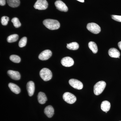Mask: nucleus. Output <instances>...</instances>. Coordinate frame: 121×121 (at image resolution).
Returning <instances> with one entry per match:
<instances>
[{
  "mask_svg": "<svg viewBox=\"0 0 121 121\" xmlns=\"http://www.w3.org/2000/svg\"><path fill=\"white\" fill-rule=\"evenodd\" d=\"M43 24L48 29L51 30H56L60 27V23L56 20L47 19L43 21Z\"/></svg>",
  "mask_w": 121,
  "mask_h": 121,
  "instance_id": "obj_1",
  "label": "nucleus"
},
{
  "mask_svg": "<svg viewBox=\"0 0 121 121\" xmlns=\"http://www.w3.org/2000/svg\"><path fill=\"white\" fill-rule=\"evenodd\" d=\"M106 85V82L103 81H99L97 82L94 86L95 94L97 95L101 94L105 88Z\"/></svg>",
  "mask_w": 121,
  "mask_h": 121,
  "instance_id": "obj_2",
  "label": "nucleus"
},
{
  "mask_svg": "<svg viewBox=\"0 0 121 121\" xmlns=\"http://www.w3.org/2000/svg\"><path fill=\"white\" fill-rule=\"evenodd\" d=\"M39 74L41 78L44 81H49L51 79L52 77V72L47 68L41 69L40 72Z\"/></svg>",
  "mask_w": 121,
  "mask_h": 121,
  "instance_id": "obj_3",
  "label": "nucleus"
},
{
  "mask_svg": "<svg viewBox=\"0 0 121 121\" xmlns=\"http://www.w3.org/2000/svg\"><path fill=\"white\" fill-rule=\"evenodd\" d=\"M87 29L91 32L94 34H97L101 31V28L99 25L95 23H89L87 25Z\"/></svg>",
  "mask_w": 121,
  "mask_h": 121,
  "instance_id": "obj_4",
  "label": "nucleus"
},
{
  "mask_svg": "<svg viewBox=\"0 0 121 121\" xmlns=\"http://www.w3.org/2000/svg\"><path fill=\"white\" fill-rule=\"evenodd\" d=\"M63 99L69 104H73L76 101V98L73 94L66 92L64 94L63 96Z\"/></svg>",
  "mask_w": 121,
  "mask_h": 121,
  "instance_id": "obj_5",
  "label": "nucleus"
},
{
  "mask_svg": "<svg viewBox=\"0 0 121 121\" xmlns=\"http://www.w3.org/2000/svg\"><path fill=\"white\" fill-rule=\"evenodd\" d=\"M48 4L46 0H37L34 5L35 9L39 10H45L47 8Z\"/></svg>",
  "mask_w": 121,
  "mask_h": 121,
  "instance_id": "obj_6",
  "label": "nucleus"
},
{
  "mask_svg": "<svg viewBox=\"0 0 121 121\" xmlns=\"http://www.w3.org/2000/svg\"><path fill=\"white\" fill-rule=\"evenodd\" d=\"M70 85L74 89L78 90H81L83 87L82 83L79 80L77 79H71L69 80Z\"/></svg>",
  "mask_w": 121,
  "mask_h": 121,
  "instance_id": "obj_7",
  "label": "nucleus"
},
{
  "mask_svg": "<svg viewBox=\"0 0 121 121\" xmlns=\"http://www.w3.org/2000/svg\"><path fill=\"white\" fill-rule=\"evenodd\" d=\"M61 63L63 66L66 67H70L74 65V61L71 57L69 56L64 57L62 59Z\"/></svg>",
  "mask_w": 121,
  "mask_h": 121,
  "instance_id": "obj_8",
  "label": "nucleus"
},
{
  "mask_svg": "<svg viewBox=\"0 0 121 121\" xmlns=\"http://www.w3.org/2000/svg\"><path fill=\"white\" fill-rule=\"evenodd\" d=\"M56 9L62 12H67L68 11V8L65 3L60 0L56 1L55 3Z\"/></svg>",
  "mask_w": 121,
  "mask_h": 121,
  "instance_id": "obj_9",
  "label": "nucleus"
},
{
  "mask_svg": "<svg viewBox=\"0 0 121 121\" xmlns=\"http://www.w3.org/2000/svg\"><path fill=\"white\" fill-rule=\"evenodd\" d=\"M52 54V52L50 50H44L40 54L39 58L41 60H47L51 56Z\"/></svg>",
  "mask_w": 121,
  "mask_h": 121,
  "instance_id": "obj_10",
  "label": "nucleus"
},
{
  "mask_svg": "<svg viewBox=\"0 0 121 121\" xmlns=\"http://www.w3.org/2000/svg\"><path fill=\"white\" fill-rule=\"evenodd\" d=\"M27 89L29 95L30 97L32 96L35 91V83L32 81H29L27 84Z\"/></svg>",
  "mask_w": 121,
  "mask_h": 121,
  "instance_id": "obj_11",
  "label": "nucleus"
},
{
  "mask_svg": "<svg viewBox=\"0 0 121 121\" xmlns=\"http://www.w3.org/2000/svg\"><path fill=\"white\" fill-rule=\"evenodd\" d=\"M7 73L9 76L13 80H19L20 79L21 75L19 72L9 70Z\"/></svg>",
  "mask_w": 121,
  "mask_h": 121,
  "instance_id": "obj_12",
  "label": "nucleus"
},
{
  "mask_svg": "<svg viewBox=\"0 0 121 121\" xmlns=\"http://www.w3.org/2000/svg\"><path fill=\"white\" fill-rule=\"evenodd\" d=\"M108 54L110 57L118 58H119L121 55L119 51L115 48H112L110 49L108 51Z\"/></svg>",
  "mask_w": 121,
  "mask_h": 121,
  "instance_id": "obj_13",
  "label": "nucleus"
},
{
  "mask_svg": "<svg viewBox=\"0 0 121 121\" xmlns=\"http://www.w3.org/2000/svg\"><path fill=\"white\" fill-rule=\"evenodd\" d=\"M45 114L48 118H51L53 116L54 113V110L52 106L49 105L45 107L44 110Z\"/></svg>",
  "mask_w": 121,
  "mask_h": 121,
  "instance_id": "obj_14",
  "label": "nucleus"
},
{
  "mask_svg": "<svg viewBox=\"0 0 121 121\" xmlns=\"http://www.w3.org/2000/svg\"><path fill=\"white\" fill-rule=\"evenodd\" d=\"M38 101L40 104H45L46 101H47V98L44 93L42 92H40L38 94Z\"/></svg>",
  "mask_w": 121,
  "mask_h": 121,
  "instance_id": "obj_15",
  "label": "nucleus"
},
{
  "mask_svg": "<svg viewBox=\"0 0 121 121\" xmlns=\"http://www.w3.org/2000/svg\"><path fill=\"white\" fill-rule=\"evenodd\" d=\"M9 87L11 90L15 94H17L20 93V89L16 84L10 83L9 84Z\"/></svg>",
  "mask_w": 121,
  "mask_h": 121,
  "instance_id": "obj_16",
  "label": "nucleus"
},
{
  "mask_svg": "<svg viewBox=\"0 0 121 121\" xmlns=\"http://www.w3.org/2000/svg\"><path fill=\"white\" fill-rule=\"evenodd\" d=\"M101 109L104 112H108L110 109V103L107 101H104L102 102L101 104Z\"/></svg>",
  "mask_w": 121,
  "mask_h": 121,
  "instance_id": "obj_17",
  "label": "nucleus"
},
{
  "mask_svg": "<svg viewBox=\"0 0 121 121\" xmlns=\"http://www.w3.org/2000/svg\"><path fill=\"white\" fill-rule=\"evenodd\" d=\"M9 6L12 8H16L20 5V0H7Z\"/></svg>",
  "mask_w": 121,
  "mask_h": 121,
  "instance_id": "obj_18",
  "label": "nucleus"
},
{
  "mask_svg": "<svg viewBox=\"0 0 121 121\" xmlns=\"http://www.w3.org/2000/svg\"><path fill=\"white\" fill-rule=\"evenodd\" d=\"M89 47L94 54H96L98 52V48L97 44L95 42L91 41L89 43Z\"/></svg>",
  "mask_w": 121,
  "mask_h": 121,
  "instance_id": "obj_19",
  "label": "nucleus"
},
{
  "mask_svg": "<svg viewBox=\"0 0 121 121\" xmlns=\"http://www.w3.org/2000/svg\"><path fill=\"white\" fill-rule=\"evenodd\" d=\"M79 47L78 44L76 42H73L69 44H67V48L69 50H76Z\"/></svg>",
  "mask_w": 121,
  "mask_h": 121,
  "instance_id": "obj_20",
  "label": "nucleus"
},
{
  "mask_svg": "<svg viewBox=\"0 0 121 121\" xmlns=\"http://www.w3.org/2000/svg\"><path fill=\"white\" fill-rule=\"evenodd\" d=\"M19 39V36L17 34L11 35L7 38V40L9 43H13L17 41Z\"/></svg>",
  "mask_w": 121,
  "mask_h": 121,
  "instance_id": "obj_21",
  "label": "nucleus"
},
{
  "mask_svg": "<svg viewBox=\"0 0 121 121\" xmlns=\"http://www.w3.org/2000/svg\"><path fill=\"white\" fill-rule=\"evenodd\" d=\"M10 60L13 62L15 63H19L20 62V58L16 55H12L9 57Z\"/></svg>",
  "mask_w": 121,
  "mask_h": 121,
  "instance_id": "obj_22",
  "label": "nucleus"
},
{
  "mask_svg": "<svg viewBox=\"0 0 121 121\" xmlns=\"http://www.w3.org/2000/svg\"><path fill=\"white\" fill-rule=\"evenodd\" d=\"M11 21L13 23V26L15 27L19 28L21 26V23L20 22L19 19L17 17H13L12 20Z\"/></svg>",
  "mask_w": 121,
  "mask_h": 121,
  "instance_id": "obj_23",
  "label": "nucleus"
},
{
  "mask_svg": "<svg viewBox=\"0 0 121 121\" xmlns=\"http://www.w3.org/2000/svg\"><path fill=\"white\" fill-rule=\"evenodd\" d=\"M27 38L26 37L22 38L19 42V45L20 48L23 47L25 46L27 43Z\"/></svg>",
  "mask_w": 121,
  "mask_h": 121,
  "instance_id": "obj_24",
  "label": "nucleus"
},
{
  "mask_svg": "<svg viewBox=\"0 0 121 121\" xmlns=\"http://www.w3.org/2000/svg\"><path fill=\"white\" fill-rule=\"evenodd\" d=\"M9 21V18L7 16L2 17L1 18V24L4 26H6L8 24Z\"/></svg>",
  "mask_w": 121,
  "mask_h": 121,
  "instance_id": "obj_25",
  "label": "nucleus"
},
{
  "mask_svg": "<svg viewBox=\"0 0 121 121\" xmlns=\"http://www.w3.org/2000/svg\"><path fill=\"white\" fill-rule=\"evenodd\" d=\"M111 17L113 19L118 22H121V16L113 15Z\"/></svg>",
  "mask_w": 121,
  "mask_h": 121,
  "instance_id": "obj_26",
  "label": "nucleus"
},
{
  "mask_svg": "<svg viewBox=\"0 0 121 121\" xmlns=\"http://www.w3.org/2000/svg\"><path fill=\"white\" fill-rule=\"evenodd\" d=\"M6 3L5 0H0V5L1 6L4 5Z\"/></svg>",
  "mask_w": 121,
  "mask_h": 121,
  "instance_id": "obj_27",
  "label": "nucleus"
},
{
  "mask_svg": "<svg viewBox=\"0 0 121 121\" xmlns=\"http://www.w3.org/2000/svg\"><path fill=\"white\" fill-rule=\"evenodd\" d=\"M118 46L119 49L121 50V41L119 42L118 43Z\"/></svg>",
  "mask_w": 121,
  "mask_h": 121,
  "instance_id": "obj_28",
  "label": "nucleus"
},
{
  "mask_svg": "<svg viewBox=\"0 0 121 121\" xmlns=\"http://www.w3.org/2000/svg\"><path fill=\"white\" fill-rule=\"evenodd\" d=\"M78 1H79V2H84V0H77Z\"/></svg>",
  "mask_w": 121,
  "mask_h": 121,
  "instance_id": "obj_29",
  "label": "nucleus"
},
{
  "mask_svg": "<svg viewBox=\"0 0 121 121\" xmlns=\"http://www.w3.org/2000/svg\"></svg>",
  "mask_w": 121,
  "mask_h": 121,
  "instance_id": "obj_30",
  "label": "nucleus"
}]
</instances>
